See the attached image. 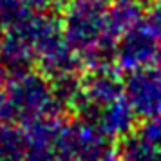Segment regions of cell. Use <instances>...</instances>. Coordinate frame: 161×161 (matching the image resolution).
I'll return each instance as SVG.
<instances>
[{"mask_svg":"<svg viewBox=\"0 0 161 161\" xmlns=\"http://www.w3.org/2000/svg\"><path fill=\"white\" fill-rule=\"evenodd\" d=\"M143 20L152 27V31L161 40V0H150V8L148 11H145Z\"/></svg>","mask_w":161,"mask_h":161,"instance_id":"obj_16","label":"cell"},{"mask_svg":"<svg viewBox=\"0 0 161 161\" xmlns=\"http://www.w3.org/2000/svg\"><path fill=\"white\" fill-rule=\"evenodd\" d=\"M100 161H125V159L121 158V154L118 152L116 148H109V150L102 156Z\"/></svg>","mask_w":161,"mask_h":161,"instance_id":"obj_18","label":"cell"},{"mask_svg":"<svg viewBox=\"0 0 161 161\" xmlns=\"http://www.w3.org/2000/svg\"><path fill=\"white\" fill-rule=\"evenodd\" d=\"M154 161H161V147L158 148V152H156V158H154Z\"/></svg>","mask_w":161,"mask_h":161,"instance_id":"obj_21","label":"cell"},{"mask_svg":"<svg viewBox=\"0 0 161 161\" xmlns=\"http://www.w3.org/2000/svg\"><path fill=\"white\" fill-rule=\"evenodd\" d=\"M123 94L138 119L161 114V71L158 65L130 71L123 78Z\"/></svg>","mask_w":161,"mask_h":161,"instance_id":"obj_5","label":"cell"},{"mask_svg":"<svg viewBox=\"0 0 161 161\" xmlns=\"http://www.w3.org/2000/svg\"><path fill=\"white\" fill-rule=\"evenodd\" d=\"M8 80H9V74L6 73V69H4V67L0 65V91L4 89V85L8 83Z\"/></svg>","mask_w":161,"mask_h":161,"instance_id":"obj_19","label":"cell"},{"mask_svg":"<svg viewBox=\"0 0 161 161\" xmlns=\"http://www.w3.org/2000/svg\"><path fill=\"white\" fill-rule=\"evenodd\" d=\"M31 13V8L24 0H0V29L11 31L20 27Z\"/></svg>","mask_w":161,"mask_h":161,"instance_id":"obj_14","label":"cell"},{"mask_svg":"<svg viewBox=\"0 0 161 161\" xmlns=\"http://www.w3.org/2000/svg\"><path fill=\"white\" fill-rule=\"evenodd\" d=\"M145 18L143 0H110L105 20H107V33L118 38L121 33L134 27Z\"/></svg>","mask_w":161,"mask_h":161,"instance_id":"obj_10","label":"cell"},{"mask_svg":"<svg viewBox=\"0 0 161 161\" xmlns=\"http://www.w3.org/2000/svg\"><path fill=\"white\" fill-rule=\"evenodd\" d=\"M49 81H51L53 98H54L56 105L62 109V112L73 110V107L76 105V102L80 100L81 92H83V78L78 74V71L65 73Z\"/></svg>","mask_w":161,"mask_h":161,"instance_id":"obj_11","label":"cell"},{"mask_svg":"<svg viewBox=\"0 0 161 161\" xmlns=\"http://www.w3.org/2000/svg\"><path fill=\"white\" fill-rule=\"evenodd\" d=\"M123 94V76L119 74L118 67H107L98 71H87L83 78V96L96 105L116 100Z\"/></svg>","mask_w":161,"mask_h":161,"instance_id":"obj_8","label":"cell"},{"mask_svg":"<svg viewBox=\"0 0 161 161\" xmlns=\"http://www.w3.org/2000/svg\"><path fill=\"white\" fill-rule=\"evenodd\" d=\"M136 125H138V116L125 94L100 107L96 127L109 139L123 138L125 134L136 129Z\"/></svg>","mask_w":161,"mask_h":161,"instance_id":"obj_6","label":"cell"},{"mask_svg":"<svg viewBox=\"0 0 161 161\" xmlns=\"http://www.w3.org/2000/svg\"><path fill=\"white\" fill-rule=\"evenodd\" d=\"M159 60L161 40L145 20L118 36L114 53V64L118 69L130 73L136 69L158 65Z\"/></svg>","mask_w":161,"mask_h":161,"instance_id":"obj_4","label":"cell"},{"mask_svg":"<svg viewBox=\"0 0 161 161\" xmlns=\"http://www.w3.org/2000/svg\"><path fill=\"white\" fill-rule=\"evenodd\" d=\"M143 2H145V0H143Z\"/></svg>","mask_w":161,"mask_h":161,"instance_id":"obj_22","label":"cell"},{"mask_svg":"<svg viewBox=\"0 0 161 161\" xmlns=\"http://www.w3.org/2000/svg\"><path fill=\"white\" fill-rule=\"evenodd\" d=\"M31 11H49L51 6H54V0H24Z\"/></svg>","mask_w":161,"mask_h":161,"instance_id":"obj_17","label":"cell"},{"mask_svg":"<svg viewBox=\"0 0 161 161\" xmlns=\"http://www.w3.org/2000/svg\"><path fill=\"white\" fill-rule=\"evenodd\" d=\"M136 130L147 141H150L154 147L159 148L161 147V114H156V116L141 119V123L136 125Z\"/></svg>","mask_w":161,"mask_h":161,"instance_id":"obj_15","label":"cell"},{"mask_svg":"<svg viewBox=\"0 0 161 161\" xmlns=\"http://www.w3.org/2000/svg\"><path fill=\"white\" fill-rule=\"evenodd\" d=\"M109 148L110 139L96 125L65 119L53 145V156L54 161H100Z\"/></svg>","mask_w":161,"mask_h":161,"instance_id":"obj_3","label":"cell"},{"mask_svg":"<svg viewBox=\"0 0 161 161\" xmlns=\"http://www.w3.org/2000/svg\"><path fill=\"white\" fill-rule=\"evenodd\" d=\"M110 0H76L64 8L60 18L64 36L76 54L94 45L107 29L105 13Z\"/></svg>","mask_w":161,"mask_h":161,"instance_id":"obj_2","label":"cell"},{"mask_svg":"<svg viewBox=\"0 0 161 161\" xmlns=\"http://www.w3.org/2000/svg\"><path fill=\"white\" fill-rule=\"evenodd\" d=\"M73 2H76V0H54V4L60 6V8H67V6H71Z\"/></svg>","mask_w":161,"mask_h":161,"instance_id":"obj_20","label":"cell"},{"mask_svg":"<svg viewBox=\"0 0 161 161\" xmlns=\"http://www.w3.org/2000/svg\"><path fill=\"white\" fill-rule=\"evenodd\" d=\"M25 152L22 125L0 121V161H24Z\"/></svg>","mask_w":161,"mask_h":161,"instance_id":"obj_12","label":"cell"},{"mask_svg":"<svg viewBox=\"0 0 161 161\" xmlns=\"http://www.w3.org/2000/svg\"><path fill=\"white\" fill-rule=\"evenodd\" d=\"M118 152L125 161H154L158 147L147 141L136 129L118 139Z\"/></svg>","mask_w":161,"mask_h":161,"instance_id":"obj_13","label":"cell"},{"mask_svg":"<svg viewBox=\"0 0 161 161\" xmlns=\"http://www.w3.org/2000/svg\"><path fill=\"white\" fill-rule=\"evenodd\" d=\"M0 65L9 76L35 69V51L18 31H2L0 35Z\"/></svg>","mask_w":161,"mask_h":161,"instance_id":"obj_7","label":"cell"},{"mask_svg":"<svg viewBox=\"0 0 161 161\" xmlns=\"http://www.w3.org/2000/svg\"><path fill=\"white\" fill-rule=\"evenodd\" d=\"M49 114H64L53 98L49 78L35 69L9 76L0 91V121L25 125Z\"/></svg>","mask_w":161,"mask_h":161,"instance_id":"obj_1","label":"cell"},{"mask_svg":"<svg viewBox=\"0 0 161 161\" xmlns=\"http://www.w3.org/2000/svg\"><path fill=\"white\" fill-rule=\"evenodd\" d=\"M64 121H65L64 114H49V116L36 118L29 123L22 125L27 150L53 152V145L56 141V136H58Z\"/></svg>","mask_w":161,"mask_h":161,"instance_id":"obj_9","label":"cell"}]
</instances>
